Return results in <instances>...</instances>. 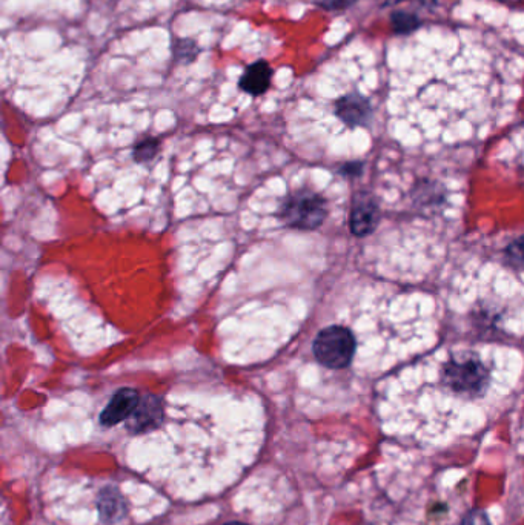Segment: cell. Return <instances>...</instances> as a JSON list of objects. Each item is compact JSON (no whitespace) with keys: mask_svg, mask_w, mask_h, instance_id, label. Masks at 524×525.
Here are the masks:
<instances>
[{"mask_svg":"<svg viewBox=\"0 0 524 525\" xmlns=\"http://www.w3.org/2000/svg\"><path fill=\"white\" fill-rule=\"evenodd\" d=\"M442 383L457 397L478 400L488 392L491 370L472 350L455 352L443 366Z\"/></svg>","mask_w":524,"mask_h":525,"instance_id":"6da1fadb","label":"cell"},{"mask_svg":"<svg viewBox=\"0 0 524 525\" xmlns=\"http://www.w3.org/2000/svg\"><path fill=\"white\" fill-rule=\"evenodd\" d=\"M328 217V202L311 189H299L283 200L279 209L280 222L296 231H316Z\"/></svg>","mask_w":524,"mask_h":525,"instance_id":"7a4b0ae2","label":"cell"},{"mask_svg":"<svg viewBox=\"0 0 524 525\" xmlns=\"http://www.w3.org/2000/svg\"><path fill=\"white\" fill-rule=\"evenodd\" d=\"M357 341L348 327L328 326L317 334L312 354L326 369L342 370L351 366Z\"/></svg>","mask_w":524,"mask_h":525,"instance_id":"3957f363","label":"cell"},{"mask_svg":"<svg viewBox=\"0 0 524 525\" xmlns=\"http://www.w3.org/2000/svg\"><path fill=\"white\" fill-rule=\"evenodd\" d=\"M382 218L379 200L372 192H355L349 211V231L355 237L363 238L371 235L379 226Z\"/></svg>","mask_w":524,"mask_h":525,"instance_id":"277c9868","label":"cell"},{"mask_svg":"<svg viewBox=\"0 0 524 525\" xmlns=\"http://www.w3.org/2000/svg\"><path fill=\"white\" fill-rule=\"evenodd\" d=\"M335 116L348 128H365L374 119L371 100L360 93H348L334 105Z\"/></svg>","mask_w":524,"mask_h":525,"instance_id":"5b68a950","label":"cell"},{"mask_svg":"<svg viewBox=\"0 0 524 525\" xmlns=\"http://www.w3.org/2000/svg\"><path fill=\"white\" fill-rule=\"evenodd\" d=\"M165 418L162 398L154 393H146L140 398L139 406L127 421V430L131 435H143L159 429Z\"/></svg>","mask_w":524,"mask_h":525,"instance_id":"8992f818","label":"cell"},{"mask_svg":"<svg viewBox=\"0 0 524 525\" xmlns=\"http://www.w3.org/2000/svg\"><path fill=\"white\" fill-rule=\"evenodd\" d=\"M140 395L133 387H122L111 397L110 403L102 410L99 423L103 427H114L128 421L140 403Z\"/></svg>","mask_w":524,"mask_h":525,"instance_id":"52a82bcc","label":"cell"},{"mask_svg":"<svg viewBox=\"0 0 524 525\" xmlns=\"http://www.w3.org/2000/svg\"><path fill=\"white\" fill-rule=\"evenodd\" d=\"M97 510L103 524L114 525L127 516V501L117 487H103L97 496Z\"/></svg>","mask_w":524,"mask_h":525,"instance_id":"ba28073f","label":"cell"},{"mask_svg":"<svg viewBox=\"0 0 524 525\" xmlns=\"http://www.w3.org/2000/svg\"><path fill=\"white\" fill-rule=\"evenodd\" d=\"M271 79L272 70L269 63L265 60H259V62L249 65L240 77V90L245 91L249 96H262L269 90Z\"/></svg>","mask_w":524,"mask_h":525,"instance_id":"9c48e42d","label":"cell"},{"mask_svg":"<svg viewBox=\"0 0 524 525\" xmlns=\"http://www.w3.org/2000/svg\"><path fill=\"white\" fill-rule=\"evenodd\" d=\"M446 192L445 186L435 180H422L412 189V202L420 211H434L438 206L445 205Z\"/></svg>","mask_w":524,"mask_h":525,"instance_id":"30bf717a","label":"cell"},{"mask_svg":"<svg viewBox=\"0 0 524 525\" xmlns=\"http://www.w3.org/2000/svg\"><path fill=\"white\" fill-rule=\"evenodd\" d=\"M472 327L480 337L489 338L488 335L500 334V317L497 311H491L489 308L481 311L472 312Z\"/></svg>","mask_w":524,"mask_h":525,"instance_id":"8fae6325","label":"cell"},{"mask_svg":"<svg viewBox=\"0 0 524 525\" xmlns=\"http://www.w3.org/2000/svg\"><path fill=\"white\" fill-rule=\"evenodd\" d=\"M391 27L395 34H412L422 27V20L417 14L409 11H394L391 14Z\"/></svg>","mask_w":524,"mask_h":525,"instance_id":"7c38bea8","label":"cell"},{"mask_svg":"<svg viewBox=\"0 0 524 525\" xmlns=\"http://www.w3.org/2000/svg\"><path fill=\"white\" fill-rule=\"evenodd\" d=\"M160 140L156 137H145L134 145L133 159L136 163H150L159 154Z\"/></svg>","mask_w":524,"mask_h":525,"instance_id":"4fadbf2b","label":"cell"},{"mask_svg":"<svg viewBox=\"0 0 524 525\" xmlns=\"http://www.w3.org/2000/svg\"><path fill=\"white\" fill-rule=\"evenodd\" d=\"M505 258L511 265H524V235L509 243L505 249Z\"/></svg>","mask_w":524,"mask_h":525,"instance_id":"5bb4252c","label":"cell"},{"mask_svg":"<svg viewBox=\"0 0 524 525\" xmlns=\"http://www.w3.org/2000/svg\"><path fill=\"white\" fill-rule=\"evenodd\" d=\"M317 7L326 11H343L357 4V0H312Z\"/></svg>","mask_w":524,"mask_h":525,"instance_id":"9a60e30c","label":"cell"},{"mask_svg":"<svg viewBox=\"0 0 524 525\" xmlns=\"http://www.w3.org/2000/svg\"><path fill=\"white\" fill-rule=\"evenodd\" d=\"M460 525H492V522L485 510L475 509L463 516Z\"/></svg>","mask_w":524,"mask_h":525,"instance_id":"2e32d148","label":"cell"},{"mask_svg":"<svg viewBox=\"0 0 524 525\" xmlns=\"http://www.w3.org/2000/svg\"><path fill=\"white\" fill-rule=\"evenodd\" d=\"M363 168H365V163L348 162L343 163V165L340 166L339 172L340 175H343V177H348V179H351V177H359V175H362Z\"/></svg>","mask_w":524,"mask_h":525,"instance_id":"e0dca14e","label":"cell"},{"mask_svg":"<svg viewBox=\"0 0 524 525\" xmlns=\"http://www.w3.org/2000/svg\"><path fill=\"white\" fill-rule=\"evenodd\" d=\"M398 2H402V0H386L385 7H392V5H397Z\"/></svg>","mask_w":524,"mask_h":525,"instance_id":"ac0fdd59","label":"cell"},{"mask_svg":"<svg viewBox=\"0 0 524 525\" xmlns=\"http://www.w3.org/2000/svg\"><path fill=\"white\" fill-rule=\"evenodd\" d=\"M223 525H246V524H243V522H239V521H233V522H226V524H223Z\"/></svg>","mask_w":524,"mask_h":525,"instance_id":"d6986e66","label":"cell"}]
</instances>
